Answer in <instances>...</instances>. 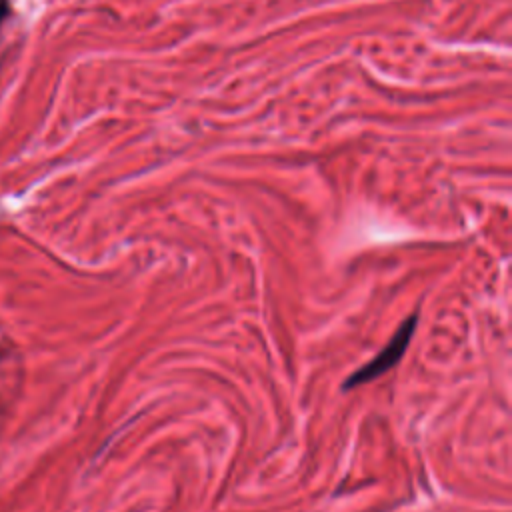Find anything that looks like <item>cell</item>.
I'll return each mask as SVG.
<instances>
[{"label":"cell","mask_w":512,"mask_h":512,"mask_svg":"<svg viewBox=\"0 0 512 512\" xmlns=\"http://www.w3.org/2000/svg\"><path fill=\"white\" fill-rule=\"evenodd\" d=\"M416 322H418V314H410L402 322V326L396 330L392 340L368 364H364L360 370H356L354 374L348 376V380L344 382V388H352V386L364 384L368 380H374L382 372L390 370L402 358V354L406 352L408 342H410V338H412V334L416 330Z\"/></svg>","instance_id":"1"},{"label":"cell","mask_w":512,"mask_h":512,"mask_svg":"<svg viewBox=\"0 0 512 512\" xmlns=\"http://www.w3.org/2000/svg\"><path fill=\"white\" fill-rule=\"evenodd\" d=\"M8 14V0H0V22L6 18Z\"/></svg>","instance_id":"2"}]
</instances>
